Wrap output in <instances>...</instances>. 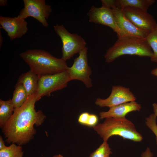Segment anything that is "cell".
<instances>
[{
  "label": "cell",
  "mask_w": 157,
  "mask_h": 157,
  "mask_svg": "<svg viewBox=\"0 0 157 157\" xmlns=\"http://www.w3.org/2000/svg\"><path fill=\"white\" fill-rule=\"evenodd\" d=\"M53 157H63L60 154H58L54 156Z\"/></svg>",
  "instance_id": "1f68e13d"
},
{
  "label": "cell",
  "mask_w": 157,
  "mask_h": 157,
  "mask_svg": "<svg viewBox=\"0 0 157 157\" xmlns=\"http://www.w3.org/2000/svg\"><path fill=\"white\" fill-rule=\"evenodd\" d=\"M53 27L63 43L61 58L65 61L69 60L86 47V43L81 36L70 33L63 25L57 24Z\"/></svg>",
  "instance_id": "5b68a950"
},
{
  "label": "cell",
  "mask_w": 157,
  "mask_h": 157,
  "mask_svg": "<svg viewBox=\"0 0 157 157\" xmlns=\"http://www.w3.org/2000/svg\"><path fill=\"white\" fill-rule=\"evenodd\" d=\"M23 154L22 147L15 143L0 150V157H22Z\"/></svg>",
  "instance_id": "d6986e66"
},
{
  "label": "cell",
  "mask_w": 157,
  "mask_h": 157,
  "mask_svg": "<svg viewBox=\"0 0 157 157\" xmlns=\"http://www.w3.org/2000/svg\"><path fill=\"white\" fill-rule=\"evenodd\" d=\"M0 24L11 40L21 38L28 31L27 22L19 15L14 17L1 16Z\"/></svg>",
  "instance_id": "7c38bea8"
},
{
  "label": "cell",
  "mask_w": 157,
  "mask_h": 157,
  "mask_svg": "<svg viewBox=\"0 0 157 157\" xmlns=\"http://www.w3.org/2000/svg\"><path fill=\"white\" fill-rule=\"evenodd\" d=\"M112 153L107 141H103L99 147L92 153L89 157H109Z\"/></svg>",
  "instance_id": "44dd1931"
},
{
  "label": "cell",
  "mask_w": 157,
  "mask_h": 157,
  "mask_svg": "<svg viewBox=\"0 0 157 157\" xmlns=\"http://www.w3.org/2000/svg\"><path fill=\"white\" fill-rule=\"evenodd\" d=\"M145 39L153 52L151 60L157 63V27L153 31L148 34Z\"/></svg>",
  "instance_id": "ffe728a7"
},
{
  "label": "cell",
  "mask_w": 157,
  "mask_h": 157,
  "mask_svg": "<svg viewBox=\"0 0 157 157\" xmlns=\"http://www.w3.org/2000/svg\"><path fill=\"white\" fill-rule=\"evenodd\" d=\"M141 108V105L135 101L126 103L110 108L108 111L100 112V118L103 119L110 117L124 118L128 113L139 111Z\"/></svg>",
  "instance_id": "5bb4252c"
},
{
  "label": "cell",
  "mask_w": 157,
  "mask_h": 157,
  "mask_svg": "<svg viewBox=\"0 0 157 157\" xmlns=\"http://www.w3.org/2000/svg\"><path fill=\"white\" fill-rule=\"evenodd\" d=\"M3 42V39L1 32H0V47L2 45Z\"/></svg>",
  "instance_id": "4dcf8cb0"
},
{
  "label": "cell",
  "mask_w": 157,
  "mask_h": 157,
  "mask_svg": "<svg viewBox=\"0 0 157 157\" xmlns=\"http://www.w3.org/2000/svg\"><path fill=\"white\" fill-rule=\"evenodd\" d=\"M90 22L107 26L117 33L118 37L124 36L118 26L112 9L92 6L87 13Z\"/></svg>",
  "instance_id": "30bf717a"
},
{
  "label": "cell",
  "mask_w": 157,
  "mask_h": 157,
  "mask_svg": "<svg viewBox=\"0 0 157 157\" xmlns=\"http://www.w3.org/2000/svg\"><path fill=\"white\" fill-rule=\"evenodd\" d=\"M153 110L154 114L157 117V104L154 103L152 104Z\"/></svg>",
  "instance_id": "83f0119b"
},
{
  "label": "cell",
  "mask_w": 157,
  "mask_h": 157,
  "mask_svg": "<svg viewBox=\"0 0 157 157\" xmlns=\"http://www.w3.org/2000/svg\"><path fill=\"white\" fill-rule=\"evenodd\" d=\"M71 81L67 70L53 74L39 76L38 87L35 93L37 101L53 92L65 87Z\"/></svg>",
  "instance_id": "8992f818"
},
{
  "label": "cell",
  "mask_w": 157,
  "mask_h": 157,
  "mask_svg": "<svg viewBox=\"0 0 157 157\" xmlns=\"http://www.w3.org/2000/svg\"><path fill=\"white\" fill-rule=\"evenodd\" d=\"M154 154L150 149L147 147L145 150L141 154V157H153Z\"/></svg>",
  "instance_id": "484cf974"
},
{
  "label": "cell",
  "mask_w": 157,
  "mask_h": 157,
  "mask_svg": "<svg viewBox=\"0 0 157 157\" xmlns=\"http://www.w3.org/2000/svg\"><path fill=\"white\" fill-rule=\"evenodd\" d=\"M135 100V97L129 88L120 85L113 86L108 97L104 99L98 98L95 104L100 107L110 108Z\"/></svg>",
  "instance_id": "8fae6325"
},
{
  "label": "cell",
  "mask_w": 157,
  "mask_h": 157,
  "mask_svg": "<svg viewBox=\"0 0 157 157\" xmlns=\"http://www.w3.org/2000/svg\"><path fill=\"white\" fill-rule=\"evenodd\" d=\"M156 117V116L154 113L151 114L148 117L146 118L145 123L146 126L151 130L155 135L156 142L157 145Z\"/></svg>",
  "instance_id": "7402d4cb"
},
{
  "label": "cell",
  "mask_w": 157,
  "mask_h": 157,
  "mask_svg": "<svg viewBox=\"0 0 157 157\" xmlns=\"http://www.w3.org/2000/svg\"><path fill=\"white\" fill-rule=\"evenodd\" d=\"M37 101L35 93L29 96L21 106L15 109L12 116L2 128L7 143L21 145L33 139L36 132L34 125H41L46 117L41 110L36 111L35 109Z\"/></svg>",
  "instance_id": "6da1fadb"
},
{
  "label": "cell",
  "mask_w": 157,
  "mask_h": 157,
  "mask_svg": "<svg viewBox=\"0 0 157 157\" xmlns=\"http://www.w3.org/2000/svg\"><path fill=\"white\" fill-rule=\"evenodd\" d=\"M98 121V118L96 115L90 114L86 126L93 127L97 124Z\"/></svg>",
  "instance_id": "cb8c5ba5"
},
{
  "label": "cell",
  "mask_w": 157,
  "mask_h": 157,
  "mask_svg": "<svg viewBox=\"0 0 157 157\" xmlns=\"http://www.w3.org/2000/svg\"><path fill=\"white\" fill-rule=\"evenodd\" d=\"M125 15L136 26L147 34L154 30L157 24L154 17L147 12L127 7L122 9Z\"/></svg>",
  "instance_id": "9c48e42d"
},
{
  "label": "cell",
  "mask_w": 157,
  "mask_h": 157,
  "mask_svg": "<svg viewBox=\"0 0 157 157\" xmlns=\"http://www.w3.org/2000/svg\"><path fill=\"white\" fill-rule=\"evenodd\" d=\"M19 55L30 67V70L39 76L63 72L68 67L62 58H56L43 50L29 49Z\"/></svg>",
  "instance_id": "7a4b0ae2"
},
{
  "label": "cell",
  "mask_w": 157,
  "mask_h": 157,
  "mask_svg": "<svg viewBox=\"0 0 157 157\" xmlns=\"http://www.w3.org/2000/svg\"><path fill=\"white\" fill-rule=\"evenodd\" d=\"M102 7L112 9L117 8V0H101Z\"/></svg>",
  "instance_id": "603a6c76"
},
{
  "label": "cell",
  "mask_w": 157,
  "mask_h": 157,
  "mask_svg": "<svg viewBox=\"0 0 157 157\" xmlns=\"http://www.w3.org/2000/svg\"><path fill=\"white\" fill-rule=\"evenodd\" d=\"M153 52L145 38L126 36L118 37L114 44L106 51L104 57L105 62L111 63L124 55L140 56H153Z\"/></svg>",
  "instance_id": "277c9868"
},
{
  "label": "cell",
  "mask_w": 157,
  "mask_h": 157,
  "mask_svg": "<svg viewBox=\"0 0 157 157\" xmlns=\"http://www.w3.org/2000/svg\"><path fill=\"white\" fill-rule=\"evenodd\" d=\"M117 24L124 36L145 38L147 34L134 24L124 15L122 9H112Z\"/></svg>",
  "instance_id": "4fadbf2b"
},
{
  "label": "cell",
  "mask_w": 157,
  "mask_h": 157,
  "mask_svg": "<svg viewBox=\"0 0 157 157\" xmlns=\"http://www.w3.org/2000/svg\"><path fill=\"white\" fill-rule=\"evenodd\" d=\"M39 76L30 70L21 75L17 83L23 85L28 96L37 91Z\"/></svg>",
  "instance_id": "9a60e30c"
},
{
  "label": "cell",
  "mask_w": 157,
  "mask_h": 157,
  "mask_svg": "<svg viewBox=\"0 0 157 157\" xmlns=\"http://www.w3.org/2000/svg\"><path fill=\"white\" fill-rule=\"evenodd\" d=\"M93 127L103 141L107 142L110 138L114 135L135 142H140L143 139L142 135L137 131L134 124L126 117L107 118L102 123Z\"/></svg>",
  "instance_id": "3957f363"
},
{
  "label": "cell",
  "mask_w": 157,
  "mask_h": 157,
  "mask_svg": "<svg viewBox=\"0 0 157 157\" xmlns=\"http://www.w3.org/2000/svg\"><path fill=\"white\" fill-rule=\"evenodd\" d=\"M8 4V1L7 0H0V6H6Z\"/></svg>",
  "instance_id": "f1b7e54d"
},
{
  "label": "cell",
  "mask_w": 157,
  "mask_h": 157,
  "mask_svg": "<svg viewBox=\"0 0 157 157\" xmlns=\"http://www.w3.org/2000/svg\"><path fill=\"white\" fill-rule=\"evenodd\" d=\"M24 8L19 13V15L25 19L33 17L40 22L44 27H47V21L51 12L50 5L46 3L44 0H24Z\"/></svg>",
  "instance_id": "ba28073f"
},
{
  "label": "cell",
  "mask_w": 157,
  "mask_h": 157,
  "mask_svg": "<svg viewBox=\"0 0 157 157\" xmlns=\"http://www.w3.org/2000/svg\"><path fill=\"white\" fill-rule=\"evenodd\" d=\"M7 146H6L1 136H0V150L5 149Z\"/></svg>",
  "instance_id": "4316f807"
},
{
  "label": "cell",
  "mask_w": 157,
  "mask_h": 157,
  "mask_svg": "<svg viewBox=\"0 0 157 157\" xmlns=\"http://www.w3.org/2000/svg\"><path fill=\"white\" fill-rule=\"evenodd\" d=\"M155 1V0H117V8L122 9L130 7L147 12Z\"/></svg>",
  "instance_id": "2e32d148"
},
{
  "label": "cell",
  "mask_w": 157,
  "mask_h": 157,
  "mask_svg": "<svg viewBox=\"0 0 157 157\" xmlns=\"http://www.w3.org/2000/svg\"><path fill=\"white\" fill-rule=\"evenodd\" d=\"M90 114L88 112H84L79 116L78 122L80 124L86 126Z\"/></svg>",
  "instance_id": "d4e9b609"
},
{
  "label": "cell",
  "mask_w": 157,
  "mask_h": 157,
  "mask_svg": "<svg viewBox=\"0 0 157 157\" xmlns=\"http://www.w3.org/2000/svg\"><path fill=\"white\" fill-rule=\"evenodd\" d=\"M88 51L87 47L81 51L78 56L74 59L72 66L68 67L67 71L71 81H80L89 88L92 86V84L90 78L91 70L88 62Z\"/></svg>",
  "instance_id": "52a82bcc"
},
{
  "label": "cell",
  "mask_w": 157,
  "mask_h": 157,
  "mask_svg": "<svg viewBox=\"0 0 157 157\" xmlns=\"http://www.w3.org/2000/svg\"><path fill=\"white\" fill-rule=\"evenodd\" d=\"M15 109L11 99L4 101L0 100V126H4L12 116Z\"/></svg>",
  "instance_id": "e0dca14e"
},
{
  "label": "cell",
  "mask_w": 157,
  "mask_h": 157,
  "mask_svg": "<svg viewBox=\"0 0 157 157\" xmlns=\"http://www.w3.org/2000/svg\"><path fill=\"white\" fill-rule=\"evenodd\" d=\"M151 73L152 75L157 76V67L153 69L151 71Z\"/></svg>",
  "instance_id": "f546056e"
},
{
  "label": "cell",
  "mask_w": 157,
  "mask_h": 157,
  "mask_svg": "<svg viewBox=\"0 0 157 157\" xmlns=\"http://www.w3.org/2000/svg\"><path fill=\"white\" fill-rule=\"evenodd\" d=\"M28 96L22 85L17 83L11 99L15 109L21 106L26 102Z\"/></svg>",
  "instance_id": "ac0fdd59"
}]
</instances>
